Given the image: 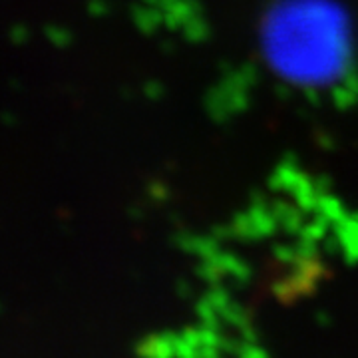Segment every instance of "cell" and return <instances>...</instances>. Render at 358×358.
Segmentation results:
<instances>
[]
</instances>
